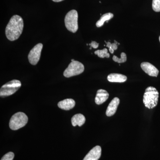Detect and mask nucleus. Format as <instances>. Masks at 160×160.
I'll return each mask as SVG.
<instances>
[{
    "instance_id": "24",
    "label": "nucleus",
    "mask_w": 160,
    "mask_h": 160,
    "mask_svg": "<svg viewBox=\"0 0 160 160\" xmlns=\"http://www.w3.org/2000/svg\"><path fill=\"white\" fill-rule=\"evenodd\" d=\"M159 41H160V36L159 37Z\"/></svg>"
},
{
    "instance_id": "15",
    "label": "nucleus",
    "mask_w": 160,
    "mask_h": 160,
    "mask_svg": "<svg viewBox=\"0 0 160 160\" xmlns=\"http://www.w3.org/2000/svg\"><path fill=\"white\" fill-rule=\"evenodd\" d=\"M113 17V14L112 13L109 12V13H106L104 14L101 17V18L96 23L97 27H102L104 25V23L105 22L107 21H109Z\"/></svg>"
},
{
    "instance_id": "11",
    "label": "nucleus",
    "mask_w": 160,
    "mask_h": 160,
    "mask_svg": "<svg viewBox=\"0 0 160 160\" xmlns=\"http://www.w3.org/2000/svg\"><path fill=\"white\" fill-rule=\"evenodd\" d=\"M109 97V94L104 89H100L98 90L96 96L95 102L97 105H101L105 102Z\"/></svg>"
},
{
    "instance_id": "7",
    "label": "nucleus",
    "mask_w": 160,
    "mask_h": 160,
    "mask_svg": "<svg viewBox=\"0 0 160 160\" xmlns=\"http://www.w3.org/2000/svg\"><path fill=\"white\" fill-rule=\"evenodd\" d=\"M42 48V44L39 43L31 49L28 55V59L31 65H36L38 64L40 60Z\"/></svg>"
},
{
    "instance_id": "18",
    "label": "nucleus",
    "mask_w": 160,
    "mask_h": 160,
    "mask_svg": "<svg viewBox=\"0 0 160 160\" xmlns=\"http://www.w3.org/2000/svg\"><path fill=\"white\" fill-rule=\"evenodd\" d=\"M152 8L154 11L157 12H160V0H153Z\"/></svg>"
},
{
    "instance_id": "8",
    "label": "nucleus",
    "mask_w": 160,
    "mask_h": 160,
    "mask_svg": "<svg viewBox=\"0 0 160 160\" xmlns=\"http://www.w3.org/2000/svg\"><path fill=\"white\" fill-rule=\"evenodd\" d=\"M141 67L143 71L147 74L152 77H157L158 74L159 70L152 64L147 62H144L141 64Z\"/></svg>"
},
{
    "instance_id": "2",
    "label": "nucleus",
    "mask_w": 160,
    "mask_h": 160,
    "mask_svg": "<svg viewBox=\"0 0 160 160\" xmlns=\"http://www.w3.org/2000/svg\"><path fill=\"white\" fill-rule=\"evenodd\" d=\"M159 92L157 89L149 86L146 89L144 96L143 103L146 108L152 109L157 106L158 102Z\"/></svg>"
},
{
    "instance_id": "17",
    "label": "nucleus",
    "mask_w": 160,
    "mask_h": 160,
    "mask_svg": "<svg viewBox=\"0 0 160 160\" xmlns=\"http://www.w3.org/2000/svg\"><path fill=\"white\" fill-rule=\"evenodd\" d=\"M112 59L115 62H116L118 63H122L125 62L127 60V57L125 52H122L121 54V58H118L116 56H113L112 58Z\"/></svg>"
},
{
    "instance_id": "20",
    "label": "nucleus",
    "mask_w": 160,
    "mask_h": 160,
    "mask_svg": "<svg viewBox=\"0 0 160 160\" xmlns=\"http://www.w3.org/2000/svg\"><path fill=\"white\" fill-rule=\"evenodd\" d=\"M14 154L12 152H10L5 154L1 160H12L14 158Z\"/></svg>"
},
{
    "instance_id": "22",
    "label": "nucleus",
    "mask_w": 160,
    "mask_h": 160,
    "mask_svg": "<svg viewBox=\"0 0 160 160\" xmlns=\"http://www.w3.org/2000/svg\"><path fill=\"white\" fill-rule=\"evenodd\" d=\"M52 1L54 2H62L64 0H52Z\"/></svg>"
},
{
    "instance_id": "21",
    "label": "nucleus",
    "mask_w": 160,
    "mask_h": 160,
    "mask_svg": "<svg viewBox=\"0 0 160 160\" xmlns=\"http://www.w3.org/2000/svg\"><path fill=\"white\" fill-rule=\"evenodd\" d=\"M91 47L92 48H94V49H97L98 48L99 46L98 43L97 42H94V41H92V42L90 44H89Z\"/></svg>"
},
{
    "instance_id": "1",
    "label": "nucleus",
    "mask_w": 160,
    "mask_h": 160,
    "mask_svg": "<svg viewBox=\"0 0 160 160\" xmlns=\"http://www.w3.org/2000/svg\"><path fill=\"white\" fill-rule=\"evenodd\" d=\"M24 28L23 19L15 15L10 19L6 28V37L10 41L17 40L22 32Z\"/></svg>"
},
{
    "instance_id": "23",
    "label": "nucleus",
    "mask_w": 160,
    "mask_h": 160,
    "mask_svg": "<svg viewBox=\"0 0 160 160\" xmlns=\"http://www.w3.org/2000/svg\"><path fill=\"white\" fill-rule=\"evenodd\" d=\"M74 61V59H72V62H73V61Z\"/></svg>"
},
{
    "instance_id": "14",
    "label": "nucleus",
    "mask_w": 160,
    "mask_h": 160,
    "mask_svg": "<svg viewBox=\"0 0 160 160\" xmlns=\"http://www.w3.org/2000/svg\"><path fill=\"white\" fill-rule=\"evenodd\" d=\"M86 122V118L83 115L78 113L74 115L71 119V122L72 126H81L84 125Z\"/></svg>"
},
{
    "instance_id": "10",
    "label": "nucleus",
    "mask_w": 160,
    "mask_h": 160,
    "mask_svg": "<svg viewBox=\"0 0 160 160\" xmlns=\"http://www.w3.org/2000/svg\"><path fill=\"white\" fill-rule=\"evenodd\" d=\"M120 103V100L118 98H115L109 103L106 111L107 116L111 117L116 112L118 106Z\"/></svg>"
},
{
    "instance_id": "3",
    "label": "nucleus",
    "mask_w": 160,
    "mask_h": 160,
    "mask_svg": "<svg viewBox=\"0 0 160 160\" xmlns=\"http://www.w3.org/2000/svg\"><path fill=\"white\" fill-rule=\"evenodd\" d=\"M28 117L25 113L18 112L15 113L9 122V126L10 129L16 130L26 126L28 122Z\"/></svg>"
},
{
    "instance_id": "6",
    "label": "nucleus",
    "mask_w": 160,
    "mask_h": 160,
    "mask_svg": "<svg viewBox=\"0 0 160 160\" xmlns=\"http://www.w3.org/2000/svg\"><path fill=\"white\" fill-rule=\"evenodd\" d=\"M84 65L82 63L74 61L69 64L67 69L64 72L63 75L65 77L70 78L81 74L84 72Z\"/></svg>"
},
{
    "instance_id": "13",
    "label": "nucleus",
    "mask_w": 160,
    "mask_h": 160,
    "mask_svg": "<svg viewBox=\"0 0 160 160\" xmlns=\"http://www.w3.org/2000/svg\"><path fill=\"white\" fill-rule=\"evenodd\" d=\"M107 79L111 82L122 83L127 79V77L123 74L119 73H111L108 76Z\"/></svg>"
},
{
    "instance_id": "5",
    "label": "nucleus",
    "mask_w": 160,
    "mask_h": 160,
    "mask_svg": "<svg viewBox=\"0 0 160 160\" xmlns=\"http://www.w3.org/2000/svg\"><path fill=\"white\" fill-rule=\"evenodd\" d=\"M65 26L67 29L71 32H76L78 29V13L75 10H72L66 15L65 18Z\"/></svg>"
},
{
    "instance_id": "12",
    "label": "nucleus",
    "mask_w": 160,
    "mask_h": 160,
    "mask_svg": "<svg viewBox=\"0 0 160 160\" xmlns=\"http://www.w3.org/2000/svg\"><path fill=\"white\" fill-rule=\"evenodd\" d=\"M75 106V102L72 99H66L60 101L58 103V106L60 109L65 110L71 109Z\"/></svg>"
},
{
    "instance_id": "19",
    "label": "nucleus",
    "mask_w": 160,
    "mask_h": 160,
    "mask_svg": "<svg viewBox=\"0 0 160 160\" xmlns=\"http://www.w3.org/2000/svg\"><path fill=\"white\" fill-rule=\"evenodd\" d=\"M117 42L113 43L112 44L108 42L107 43L106 46L109 48V51L110 53H113L114 50H117L118 49V46L117 45Z\"/></svg>"
},
{
    "instance_id": "16",
    "label": "nucleus",
    "mask_w": 160,
    "mask_h": 160,
    "mask_svg": "<svg viewBox=\"0 0 160 160\" xmlns=\"http://www.w3.org/2000/svg\"><path fill=\"white\" fill-rule=\"evenodd\" d=\"M95 54L97 55L98 57L100 58H109L110 55L108 52V50L106 49H104L102 50H98L94 52Z\"/></svg>"
},
{
    "instance_id": "4",
    "label": "nucleus",
    "mask_w": 160,
    "mask_h": 160,
    "mask_svg": "<svg viewBox=\"0 0 160 160\" xmlns=\"http://www.w3.org/2000/svg\"><path fill=\"white\" fill-rule=\"evenodd\" d=\"M22 86L21 82L18 80L10 81L1 87L0 96L1 97L9 96L16 92Z\"/></svg>"
},
{
    "instance_id": "9",
    "label": "nucleus",
    "mask_w": 160,
    "mask_h": 160,
    "mask_svg": "<svg viewBox=\"0 0 160 160\" xmlns=\"http://www.w3.org/2000/svg\"><path fill=\"white\" fill-rule=\"evenodd\" d=\"M102 154V149L100 146H96L87 153L83 160H98Z\"/></svg>"
}]
</instances>
